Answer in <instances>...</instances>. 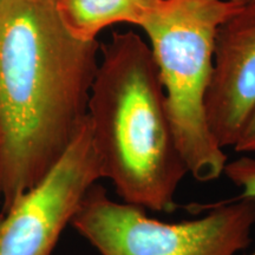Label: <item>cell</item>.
Segmentation results:
<instances>
[{
    "instance_id": "cell-1",
    "label": "cell",
    "mask_w": 255,
    "mask_h": 255,
    "mask_svg": "<svg viewBox=\"0 0 255 255\" xmlns=\"http://www.w3.org/2000/svg\"><path fill=\"white\" fill-rule=\"evenodd\" d=\"M100 50L66 28L55 0H1L0 213L49 173L87 119Z\"/></svg>"
},
{
    "instance_id": "cell-2",
    "label": "cell",
    "mask_w": 255,
    "mask_h": 255,
    "mask_svg": "<svg viewBox=\"0 0 255 255\" xmlns=\"http://www.w3.org/2000/svg\"><path fill=\"white\" fill-rule=\"evenodd\" d=\"M87 117L103 178L122 202L174 213L188 169L151 49L136 32H115L101 47Z\"/></svg>"
},
{
    "instance_id": "cell-3",
    "label": "cell",
    "mask_w": 255,
    "mask_h": 255,
    "mask_svg": "<svg viewBox=\"0 0 255 255\" xmlns=\"http://www.w3.org/2000/svg\"><path fill=\"white\" fill-rule=\"evenodd\" d=\"M239 7L226 0H164L141 27L157 66L177 148L188 174L199 182L218 180L228 162L209 130L206 96L216 31Z\"/></svg>"
},
{
    "instance_id": "cell-4",
    "label": "cell",
    "mask_w": 255,
    "mask_h": 255,
    "mask_svg": "<svg viewBox=\"0 0 255 255\" xmlns=\"http://www.w3.org/2000/svg\"><path fill=\"white\" fill-rule=\"evenodd\" d=\"M200 218L164 222L115 201L100 183L87 191L70 226L101 255H238L252 242L255 197L208 206Z\"/></svg>"
},
{
    "instance_id": "cell-5",
    "label": "cell",
    "mask_w": 255,
    "mask_h": 255,
    "mask_svg": "<svg viewBox=\"0 0 255 255\" xmlns=\"http://www.w3.org/2000/svg\"><path fill=\"white\" fill-rule=\"evenodd\" d=\"M102 178L87 117L49 173L0 213V255H52L82 199Z\"/></svg>"
},
{
    "instance_id": "cell-6",
    "label": "cell",
    "mask_w": 255,
    "mask_h": 255,
    "mask_svg": "<svg viewBox=\"0 0 255 255\" xmlns=\"http://www.w3.org/2000/svg\"><path fill=\"white\" fill-rule=\"evenodd\" d=\"M255 109V4L219 25L206 96V116L222 149L234 146Z\"/></svg>"
},
{
    "instance_id": "cell-7",
    "label": "cell",
    "mask_w": 255,
    "mask_h": 255,
    "mask_svg": "<svg viewBox=\"0 0 255 255\" xmlns=\"http://www.w3.org/2000/svg\"><path fill=\"white\" fill-rule=\"evenodd\" d=\"M164 0H55L66 28L82 40H97L104 28L127 23L142 27Z\"/></svg>"
},
{
    "instance_id": "cell-8",
    "label": "cell",
    "mask_w": 255,
    "mask_h": 255,
    "mask_svg": "<svg viewBox=\"0 0 255 255\" xmlns=\"http://www.w3.org/2000/svg\"><path fill=\"white\" fill-rule=\"evenodd\" d=\"M223 174L232 183L240 188L242 196L255 197V159L242 156L232 162H227ZM248 255H255V250Z\"/></svg>"
},
{
    "instance_id": "cell-9",
    "label": "cell",
    "mask_w": 255,
    "mask_h": 255,
    "mask_svg": "<svg viewBox=\"0 0 255 255\" xmlns=\"http://www.w3.org/2000/svg\"><path fill=\"white\" fill-rule=\"evenodd\" d=\"M233 148L238 152H255V109Z\"/></svg>"
},
{
    "instance_id": "cell-10",
    "label": "cell",
    "mask_w": 255,
    "mask_h": 255,
    "mask_svg": "<svg viewBox=\"0 0 255 255\" xmlns=\"http://www.w3.org/2000/svg\"><path fill=\"white\" fill-rule=\"evenodd\" d=\"M226 1L233 2V4H237V5H240V6L255 4V0H226Z\"/></svg>"
},
{
    "instance_id": "cell-11",
    "label": "cell",
    "mask_w": 255,
    "mask_h": 255,
    "mask_svg": "<svg viewBox=\"0 0 255 255\" xmlns=\"http://www.w3.org/2000/svg\"><path fill=\"white\" fill-rule=\"evenodd\" d=\"M0 2H1V0H0Z\"/></svg>"
}]
</instances>
